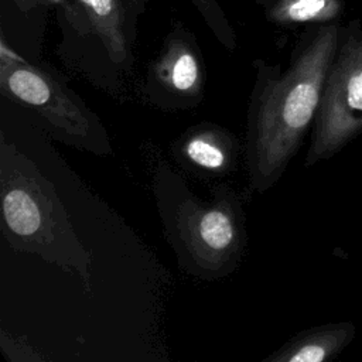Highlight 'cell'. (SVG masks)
I'll use <instances>...</instances> for the list:
<instances>
[{"label": "cell", "mask_w": 362, "mask_h": 362, "mask_svg": "<svg viewBox=\"0 0 362 362\" xmlns=\"http://www.w3.org/2000/svg\"><path fill=\"white\" fill-rule=\"evenodd\" d=\"M215 38L229 51L238 47L236 34L218 0H189Z\"/></svg>", "instance_id": "11"}, {"label": "cell", "mask_w": 362, "mask_h": 362, "mask_svg": "<svg viewBox=\"0 0 362 362\" xmlns=\"http://www.w3.org/2000/svg\"><path fill=\"white\" fill-rule=\"evenodd\" d=\"M0 206L1 235L11 249L76 274L83 291L92 293V252L71 223L55 185L7 141L4 132L0 137Z\"/></svg>", "instance_id": "3"}, {"label": "cell", "mask_w": 362, "mask_h": 362, "mask_svg": "<svg viewBox=\"0 0 362 362\" xmlns=\"http://www.w3.org/2000/svg\"><path fill=\"white\" fill-rule=\"evenodd\" d=\"M16 4L18 6L20 10L27 11L33 7H38V6H45V4H59L64 3L66 0H14Z\"/></svg>", "instance_id": "13"}, {"label": "cell", "mask_w": 362, "mask_h": 362, "mask_svg": "<svg viewBox=\"0 0 362 362\" xmlns=\"http://www.w3.org/2000/svg\"><path fill=\"white\" fill-rule=\"evenodd\" d=\"M153 195L178 267L205 281L235 273L247 246L242 194L226 182L201 199L165 161L153 171Z\"/></svg>", "instance_id": "2"}, {"label": "cell", "mask_w": 362, "mask_h": 362, "mask_svg": "<svg viewBox=\"0 0 362 362\" xmlns=\"http://www.w3.org/2000/svg\"><path fill=\"white\" fill-rule=\"evenodd\" d=\"M0 345L3 354H6L7 359L10 361H42L44 358L35 354L34 348L30 346L21 338H16L8 335L4 329L0 334Z\"/></svg>", "instance_id": "12"}, {"label": "cell", "mask_w": 362, "mask_h": 362, "mask_svg": "<svg viewBox=\"0 0 362 362\" xmlns=\"http://www.w3.org/2000/svg\"><path fill=\"white\" fill-rule=\"evenodd\" d=\"M355 334L352 322L313 327L298 332L263 362H327L341 354Z\"/></svg>", "instance_id": "9"}, {"label": "cell", "mask_w": 362, "mask_h": 362, "mask_svg": "<svg viewBox=\"0 0 362 362\" xmlns=\"http://www.w3.org/2000/svg\"><path fill=\"white\" fill-rule=\"evenodd\" d=\"M242 150L245 146L235 133L212 122L188 127L170 146L178 167L201 180H218L233 173Z\"/></svg>", "instance_id": "7"}, {"label": "cell", "mask_w": 362, "mask_h": 362, "mask_svg": "<svg viewBox=\"0 0 362 362\" xmlns=\"http://www.w3.org/2000/svg\"><path fill=\"white\" fill-rule=\"evenodd\" d=\"M82 7L88 30L90 33L105 57L109 81L110 95L122 92V79L130 72L133 65L132 41L126 30L124 14L122 11L120 0H76Z\"/></svg>", "instance_id": "8"}, {"label": "cell", "mask_w": 362, "mask_h": 362, "mask_svg": "<svg viewBox=\"0 0 362 362\" xmlns=\"http://www.w3.org/2000/svg\"><path fill=\"white\" fill-rule=\"evenodd\" d=\"M313 124L305 167L331 158L362 132V27L358 20L339 35Z\"/></svg>", "instance_id": "5"}, {"label": "cell", "mask_w": 362, "mask_h": 362, "mask_svg": "<svg viewBox=\"0 0 362 362\" xmlns=\"http://www.w3.org/2000/svg\"><path fill=\"white\" fill-rule=\"evenodd\" d=\"M0 93L33 113L58 141L98 157L113 154L106 127L64 78L0 41Z\"/></svg>", "instance_id": "4"}, {"label": "cell", "mask_w": 362, "mask_h": 362, "mask_svg": "<svg viewBox=\"0 0 362 362\" xmlns=\"http://www.w3.org/2000/svg\"><path fill=\"white\" fill-rule=\"evenodd\" d=\"M339 35L337 23L322 24L298 47L286 71L253 61L243 156L255 192L277 184L314 123Z\"/></svg>", "instance_id": "1"}, {"label": "cell", "mask_w": 362, "mask_h": 362, "mask_svg": "<svg viewBox=\"0 0 362 362\" xmlns=\"http://www.w3.org/2000/svg\"><path fill=\"white\" fill-rule=\"evenodd\" d=\"M206 69L191 33L174 27L148 66L141 92L151 106L178 112L199 106L205 99Z\"/></svg>", "instance_id": "6"}, {"label": "cell", "mask_w": 362, "mask_h": 362, "mask_svg": "<svg viewBox=\"0 0 362 362\" xmlns=\"http://www.w3.org/2000/svg\"><path fill=\"white\" fill-rule=\"evenodd\" d=\"M342 11L344 0H276L266 17L279 25L327 24L338 20Z\"/></svg>", "instance_id": "10"}]
</instances>
